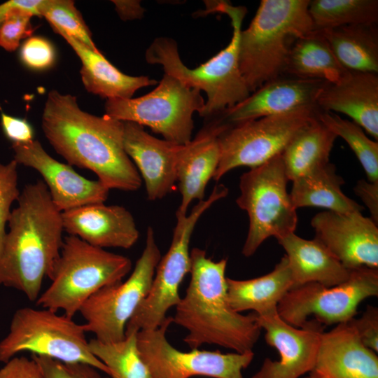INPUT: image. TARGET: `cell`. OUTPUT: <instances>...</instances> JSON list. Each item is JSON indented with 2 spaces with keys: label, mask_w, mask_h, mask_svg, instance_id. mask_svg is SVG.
I'll list each match as a JSON object with an SVG mask.
<instances>
[{
  "label": "cell",
  "mask_w": 378,
  "mask_h": 378,
  "mask_svg": "<svg viewBox=\"0 0 378 378\" xmlns=\"http://www.w3.org/2000/svg\"><path fill=\"white\" fill-rule=\"evenodd\" d=\"M41 127L69 165L92 171L108 189L140 188L142 179L124 148V122L85 112L76 97L52 90L45 103Z\"/></svg>",
  "instance_id": "6da1fadb"
},
{
  "label": "cell",
  "mask_w": 378,
  "mask_h": 378,
  "mask_svg": "<svg viewBox=\"0 0 378 378\" xmlns=\"http://www.w3.org/2000/svg\"><path fill=\"white\" fill-rule=\"evenodd\" d=\"M17 201L0 253V286L13 288L36 302L60 255L62 212L41 180L27 184Z\"/></svg>",
  "instance_id": "7a4b0ae2"
},
{
  "label": "cell",
  "mask_w": 378,
  "mask_h": 378,
  "mask_svg": "<svg viewBox=\"0 0 378 378\" xmlns=\"http://www.w3.org/2000/svg\"><path fill=\"white\" fill-rule=\"evenodd\" d=\"M190 281L175 307L173 323L188 333L183 342L192 349L216 344L237 353L253 351L261 332L256 314L235 312L227 299V259L214 261L204 250L190 252Z\"/></svg>",
  "instance_id": "3957f363"
},
{
  "label": "cell",
  "mask_w": 378,
  "mask_h": 378,
  "mask_svg": "<svg viewBox=\"0 0 378 378\" xmlns=\"http://www.w3.org/2000/svg\"><path fill=\"white\" fill-rule=\"evenodd\" d=\"M208 13L220 12L231 20L232 35L229 44L207 62L195 69L181 61L176 41L160 36L146 51L150 64H160L164 74L178 79L188 88L204 91L207 99L199 114L205 118L220 115L246 99L251 94L239 66V42L246 9L225 1H211Z\"/></svg>",
  "instance_id": "277c9868"
},
{
  "label": "cell",
  "mask_w": 378,
  "mask_h": 378,
  "mask_svg": "<svg viewBox=\"0 0 378 378\" xmlns=\"http://www.w3.org/2000/svg\"><path fill=\"white\" fill-rule=\"evenodd\" d=\"M309 0H262L250 24L240 32L239 66L253 92L284 74L296 38L315 30Z\"/></svg>",
  "instance_id": "5b68a950"
},
{
  "label": "cell",
  "mask_w": 378,
  "mask_h": 378,
  "mask_svg": "<svg viewBox=\"0 0 378 378\" xmlns=\"http://www.w3.org/2000/svg\"><path fill=\"white\" fill-rule=\"evenodd\" d=\"M131 260L69 235L64 238L51 284L36 301L44 309L73 318L102 288L120 283L131 271Z\"/></svg>",
  "instance_id": "8992f818"
},
{
  "label": "cell",
  "mask_w": 378,
  "mask_h": 378,
  "mask_svg": "<svg viewBox=\"0 0 378 378\" xmlns=\"http://www.w3.org/2000/svg\"><path fill=\"white\" fill-rule=\"evenodd\" d=\"M84 324L48 309L22 307L12 318L10 330L0 341V361L18 353L46 356L64 363L89 364L108 376V368L90 351Z\"/></svg>",
  "instance_id": "52a82bcc"
},
{
  "label": "cell",
  "mask_w": 378,
  "mask_h": 378,
  "mask_svg": "<svg viewBox=\"0 0 378 378\" xmlns=\"http://www.w3.org/2000/svg\"><path fill=\"white\" fill-rule=\"evenodd\" d=\"M288 181L281 154L240 176V195L236 203L249 219L241 250L245 257L253 255L270 237L279 239L295 232L297 209L287 190Z\"/></svg>",
  "instance_id": "ba28073f"
},
{
  "label": "cell",
  "mask_w": 378,
  "mask_h": 378,
  "mask_svg": "<svg viewBox=\"0 0 378 378\" xmlns=\"http://www.w3.org/2000/svg\"><path fill=\"white\" fill-rule=\"evenodd\" d=\"M227 192L225 186H216L209 197L199 201L188 215H176L169 250L161 257L148 293L127 323L125 334L158 328L169 309L180 302L179 287L190 271L189 246L195 227L202 215Z\"/></svg>",
  "instance_id": "9c48e42d"
},
{
  "label": "cell",
  "mask_w": 378,
  "mask_h": 378,
  "mask_svg": "<svg viewBox=\"0 0 378 378\" xmlns=\"http://www.w3.org/2000/svg\"><path fill=\"white\" fill-rule=\"evenodd\" d=\"M204 104L199 90L164 74L158 86L144 96L107 99L105 114L122 122L147 126L164 139L184 145L192 139V115L200 114Z\"/></svg>",
  "instance_id": "30bf717a"
},
{
  "label": "cell",
  "mask_w": 378,
  "mask_h": 378,
  "mask_svg": "<svg viewBox=\"0 0 378 378\" xmlns=\"http://www.w3.org/2000/svg\"><path fill=\"white\" fill-rule=\"evenodd\" d=\"M377 295L378 270L358 267L337 286L308 283L291 288L278 304L277 312L296 328H307L311 322L323 327L337 325L355 317L362 301Z\"/></svg>",
  "instance_id": "8fae6325"
},
{
  "label": "cell",
  "mask_w": 378,
  "mask_h": 378,
  "mask_svg": "<svg viewBox=\"0 0 378 378\" xmlns=\"http://www.w3.org/2000/svg\"><path fill=\"white\" fill-rule=\"evenodd\" d=\"M319 111L308 107L231 125L218 136L220 160L213 178L218 181L234 168L255 167L281 154Z\"/></svg>",
  "instance_id": "7c38bea8"
},
{
  "label": "cell",
  "mask_w": 378,
  "mask_h": 378,
  "mask_svg": "<svg viewBox=\"0 0 378 378\" xmlns=\"http://www.w3.org/2000/svg\"><path fill=\"white\" fill-rule=\"evenodd\" d=\"M161 257L154 231L148 227L145 247L130 276L102 288L80 307L87 332L104 343L125 339L126 325L147 295Z\"/></svg>",
  "instance_id": "4fadbf2b"
},
{
  "label": "cell",
  "mask_w": 378,
  "mask_h": 378,
  "mask_svg": "<svg viewBox=\"0 0 378 378\" xmlns=\"http://www.w3.org/2000/svg\"><path fill=\"white\" fill-rule=\"evenodd\" d=\"M172 323V316H167L158 328L137 332L138 350L150 378H243L242 371L253 359V351L226 354L198 349L180 351L166 337Z\"/></svg>",
  "instance_id": "5bb4252c"
},
{
  "label": "cell",
  "mask_w": 378,
  "mask_h": 378,
  "mask_svg": "<svg viewBox=\"0 0 378 378\" xmlns=\"http://www.w3.org/2000/svg\"><path fill=\"white\" fill-rule=\"evenodd\" d=\"M314 239L349 270L378 268V227L361 211H324L311 220Z\"/></svg>",
  "instance_id": "9a60e30c"
},
{
  "label": "cell",
  "mask_w": 378,
  "mask_h": 378,
  "mask_svg": "<svg viewBox=\"0 0 378 378\" xmlns=\"http://www.w3.org/2000/svg\"><path fill=\"white\" fill-rule=\"evenodd\" d=\"M256 319L265 331V342L277 350L279 359L266 358L251 378H300L312 371L324 327L313 323L296 328L284 321L277 310L256 314Z\"/></svg>",
  "instance_id": "2e32d148"
},
{
  "label": "cell",
  "mask_w": 378,
  "mask_h": 378,
  "mask_svg": "<svg viewBox=\"0 0 378 378\" xmlns=\"http://www.w3.org/2000/svg\"><path fill=\"white\" fill-rule=\"evenodd\" d=\"M12 148L18 164L32 168L41 175L53 204L61 212L104 203L108 198L109 189L100 181L89 180L69 164L56 160L38 140L13 143Z\"/></svg>",
  "instance_id": "e0dca14e"
},
{
  "label": "cell",
  "mask_w": 378,
  "mask_h": 378,
  "mask_svg": "<svg viewBox=\"0 0 378 378\" xmlns=\"http://www.w3.org/2000/svg\"><path fill=\"white\" fill-rule=\"evenodd\" d=\"M123 144L144 181L148 199L158 200L168 195L176 182L183 145L154 137L132 122H124Z\"/></svg>",
  "instance_id": "ac0fdd59"
},
{
  "label": "cell",
  "mask_w": 378,
  "mask_h": 378,
  "mask_svg": "<svg viewBox=\"0 0 378 378\" xmlns=\"http://www.w3.org/2000/svg\"><path fill=\"white\" fill-rule=\"evenodd\" d=\"M323 81L294 77L268 81L234 106L221 113V120L234 125L263 117L316 107V97Z\"/></svg>",
  "instance_id": "d6986e66"
},
{
  "label": "cell",
  "mask_w": 378,
  "mask_h": 378,
  "mask_svg": "<svg viewBox=\"0 0 378 378\" xmlns=\"http://www.w3.org/2000/svg\"><path fill=\"white\" fill-rule=\"evenodd\" d=\"M312 378H378L377 353L365 346L348 321L321 334Z\"/></svg>",
  "instance_id": "ffe728a7"
},
{
  "label": "cell",
  "mask_w": 378,
  "mask_h": 378,
  "mask_svg": "<svg viewBox=\"0 0 378 378\" xmlns=\"http://www.w3.org/2000/svg\"><path fill=\"white\" fill-rule=\"evenodd\" d=\"M64 231L89 244L130 248L139 232L132 214L124 206L91 204L62 212Z\"/></svg>",
  "instance_id": "44dd1931"
},
{
  "label": "cell",
  "mask_w": 378,
  "mask_h": 378,
  "mask_svg": "<svg viewBox=\"0 0 378 378\" xmlns=\"http://www.w3.org/2000/svg\"><path fill=\"white\" fill-rule=\"evenodd\" d=\"M230 126L218 118L204 126L195 139L183 145L176 173L181 201L176 215L187 214L194 200H204L206 185L213 178L219 163L218 136Z\"/></svg>",
  "instance_id": "7402d4cb"
},
{
  "label": "cell",
  "mask_w": 378,
  "mask_h": 378,
  "mask_svg": "<svg viewBox=\"0 0 378 378\" xmlns=\"http://www.w3.org/2000/svg\"><path fill=\"white\" fill-rule=\"evenodd\" d=\"M316 106L322 111L348 115L377 141V74L350 71L337 83L323 82L316 97Z\"/></svg>",
  "instance_id": "603a6c76"
},
{
  "label": "cell",
  "mask_w": 378,
  "mask_h": 378,
  "mask_svg": "<svg viewBox=\"0 0 378 378\" xmlns=\"http://www.w3.org/2000/svg\"><path fill=\"white\" fill-rule=\"evenodd\" d=\"M277 241L286 252L294 287L308 283L330 287L349 278L351 270L315 239H306L293 232Z\"/></svg>",
  "instance_id": "cb8c5ba5"
},
{
  "label": "cell",
  "mask_w": 378,
  "mask_h": 378,
  "mask_svg": "<svg viewBox=\"0 0 378 378\" xmlns=\"http://www.w3.org/2000/svg\"><path fill=\"white\" fill-rule=\"evenodd\" d=\"M53 30L67 41L80 58L81 80L89 92L107 99H130L136 90L158 83L148 76L123 74L99 50L90 49L60 29Z\"/></svg>",
  "instance_id": "d4e9b609"
},
{
  "label": "cell",
  "mask_w": 378,
  "mask_h": 378,
  "mask_svg": "<svg viewBox=\"0 0 378 378\" xmlns=\"http://www.w3.org/2000/svg\"><path fill=\"white\" fill-rule=\"evenodd\" d=\"M227 299L237 312L252 310L260 316L277 310L279 302L294 287L284 255L269 273L253 279L226 278Z\"/></svg>",
  "instance_id": "484cf974"
},
{
  "label": "cell",
  "mask_w": 378,
  "mask_h": 378,
  "mask_svg": "<svg viewBox=\"0 0 378 378\" xmlns=\"http://www.w3.org/2000/svg\"><path fill=\"white\" fill-rule=\"evenodd\" d=\"M349 72L337 60L321 33L315 29L291 43L284 74L337 83Z\"/></svg>",
  "instance_id": "4316f807"
},
{
  "label": "cell",
  "mask_w": 378,
  "mask_h": 378,
  "mask_svg": "<svg viewBox=\"0 0 378 378\" xmlns=\"http://www.w3.org/2000/svg\"><path fill=\"white\" fill-rule=\"evenodd\" d=\"M290 197L298 209L304 206L324 208L327 211L345 213L362 211L363 207L342 190L344 181L328 162L293 181Z\"/></svg>",
  "instance_id": "83f0119b"
},
{
  "label": "cell",
  "mask_w": 378,
  "mask_h": 378,
  "mask_svg": "<svg viewBox=\"0 0 378 378\" xmlns=\"http://www.w3.org/2000/svg\"><path fill=\"white\" fill-rule=\"evenodd\" d=\"M318 31L347 71L378 73L377 24H350Z\"/></svg>",
  "instance_id": "f1b7e54d"
},
{
  "label": "cell",
  "mask_w": 378,
  "mask_h": 378,
  "mask_svg": "<svg viewBox=\"0 0 378 378\" xmlns=\"http://www.w3.org/2000/svg\"><path fill=\"white\" fill-rule=\"evenodd\" d=\"M336 138L318 118L296 134L281 153L288 180L292 181L330 162Z\"/></svg>",
  "instance_id": "f546056e"
},
{
  "label": "cell",
  "mask_w": 378,
  "mask_h": 378,
  "mask_svg": "<svg viewBox=\"0 0 378 378\" xmlns=\"http://www.w3.org/2000/svg\"><path fill=\"white\" fill-rule=\"evenodd\" d=\"M308 10L318 30L378 22L377 0H312Z\"/></svg>",
  "instance_id": "4dcf8cb0"
},
{
  "label": "cell",
  "mask_w": 378,
  "mask_h": 378,
  "mask_svg": "<svg viewBox=\"0 0 378 378\" xmlns=\"http://www.w3.org/2000/svg\"><path fill=\"white\" fill-rule=\"evenodd\" d=\"M136 334H125L124 340L116 342L96 338L88 341L90 351L108 368L111 378H150L138 350Z\"/></svg>",
  "instance_id": "1f68e13d"
},
{
  "label": "cell",
  "mask_w": 378,
  "mask_h": 378,
  "mask_svg": "<svg viewBox=\"0 0 378 378\" xmlns=\"http://www.w3.org/2000/svg\"><path fill=\"white\" fill-rule=\"evenodd\" d=\"M318 120L337 137L349 146L371 182L378 181V143L368 138L363 129L353 121L342 118L332 112L320 111Z\"/></svg>",
  "instance_id": "d6a6232c"
},
{
  "label": "cell",
  "mask_w": 378,
  "mask_h": 378,
  "mask_svg": "<svg viewBox=\"0 0 378 378\" xmlns=\"http://www.w3.org/2000/svg\"><path fill=\"white\" fill-rule=\"evenodd\" d=\"M40 17H44L52 29H60L90 49L98 51L80 13L71 0H41Z\"/></svg>",
  "instance_id": "836d02e7"
},
{
  "label": "cell",
  "mask_w": 378,
  "mask_h": 378,
  "mask_svg": "<svg viewBox=\"0 0 378 378\" xmlns=\"http://www.w3.org/2000/svg\"><path fill=\"white\" fill-rule=\"evenodd\" d=\"M41 0H27L26 4L15 9L0 24V46L7 51L15 50L22 39L34 31L30 20L32 16L40 17L38 6Z\"/></svg>",
  "instance_id": "e575fe53"
},
{
  "label": "cell",
  "mask_w": 378,
  "mask_h": 378,
  "mask_svg": "<svg viewBox=\"0 0 378 378\" xmlns=\"http://www.w3.org/2000/svg\"><path fill=\"white\" fill-rule=\"evenodd\" d=\"M17 162L13 160L7 164L0 163V253L6 234L8 223L13 202L20 196L18 188Z\"/></svg>",
  "instance_id": "d590c367"
},
{
  "label": "cell",
  "mask_w": 378,
  "mask_h": 378,
  "mask_svg": "<svg viewBox=\"0 0 378 378\" xmlns=\"http://www.w3.org/2000/svg\"><path fill=\"white\" fill-rule=\"evenodd\" d=\"M44 378H111L102 375L97 368L84 363H64L46 356L31 355Z\"/></svg>",
  "instance_id": "8d00e7d4"
},
{
  "label": "cell",
  "mask_w": 378,
  "mask_h": 378,
  "mask_svg": "<svg viewBox=\"0 0 378 378\" xmlns=\"http://www.w3.org/2000/svg\"><path fill=\"white\" fill-rule=\"evenodd\" d=\"M21 61L27 66L43 70L52 65L55 52L52 44L42 36H31L22 45L20 51Z\"/></svg>",
  "instance_id": "74e56055"
},
{
  "label": "cell",
  "mask_w": 378,
  "mask_h": 378,
  "mask_svg": "<svg viewBox=\"0 0 378 378\" xmlns=\"http://www.w3.org/2000/svg\"><path fill=\"white\" fill-rule=\"evenodd\" d=\"M349 322L353 326L361 342L368 348L378 352V308L368 305L358 318Z\"/></svg>",
  "instance_id": "f35d334b"
},
{
  "label": "cell",
  "mask_w": 378,
  "mask_h": 378,
  "mask_svg": "<svg viewBox=\"0 0 378 378\" xmlns=\"http://www.w3.org/2000/svg\"><path fill=\"white\" fill-rule=\"evenodd\" d=\"M0 378H44L37 362L24 356L13 357L0 369Z\"/></svg>",
  "instance_id": "ab89813d"
},
{
  "label": "cell",
  "mask_w": 378,
  "mask_h": 378,
  "mask_svg": "<svg viewBox=\"0 0 378 378\" xmlns=\"http://www.w3.org/2000/svg\"><path fill=\"white\" fill-rule=\"evenodd\" d=\"M1 124L4 134L12 144L33 140V128L26 120L1 113Z\"/></svg>",
  "instance_id": "60d3db41"
},
{
  "label": "cell",
  "mask_w": 378,
  "mask_h": 378,
  "mask_svg": "<svg viewBox=\"0 0 378 378\" xmlns=\"http://www.w3.org/2000/svg\"><path fill=\"white\" fill-rule=\"evenodd\" d=\"M354 192L370 212V218L378 223V181L371 182L361 179L354 187Z\"/></svg>",
  "instance_id": "b9f144b4"
},
{
  "label": "cell",
  "mask_w": 378,
  "mask_h": 378,
  "mask_svg": "<svg viewBox=\"0 0 378 378\" xmlns=\"http://www.w3.org/2000/svg\"><path fill=\"white\" fill-rule=\"evenodd\" d=\"M120 18L123 20L141 18L144 9L141 6L139 1H113Z\"/></svg>",
  "instance_id": "7bdbcfd3"
},
{
  "label": "cell",
  "mask_w": 378,
  "mask_h": 378,
  "mask_svg": "<svg viewBox=\"0 0 378 378\" xmlns=\"http://www.w3.org/2000/svg\"><path fill=\"white\" fill-rule=\"evenodd\" d=\"M27 0H10L0 4V24L17 8L24 6Z\"/></svg>",
  "instance_id": "ee69618b"
},
{
  "label": "cell",
  "mask_w": 378,
  "mask_h": 378,
  "mask_svg": "<svg viewBox=\"0 0 378 378\" xmlns=\"http://www.w3.org/2000/svg\"><path fill=\"white\" fill-rule=\"evenodd\" d=\"M303 378H312V377L309 374L308 376H306V377H304Z\"/></svg>",
  "instance_id": "f6af8a7d"
}]
</instances>
